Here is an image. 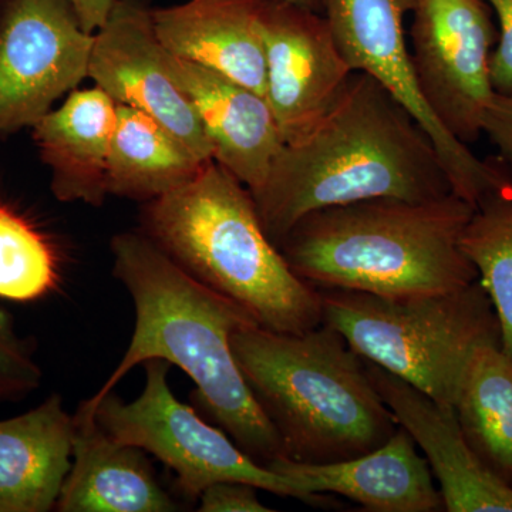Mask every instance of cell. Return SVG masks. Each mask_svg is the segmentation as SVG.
Listing matches in <instances>:
<instances>
[{
    "label": "cell",
    "mask_w": 512,
    "mask_h": 512,
    "mask_svg": "<svg viewBox=\"0 0 512 512\" xmlns=\"http://www.w3.org/2000/svg\"><path fill=\"white\" fill-rule=\"evenodd\" d=\"M454 410L478 457L512 484V360L501 345L488 343L474 350Z\"/></svg>",
    "instance_id": "cell-21"
},
{
    "label": "cell",
    "mask_w": 512,
    "mask_h": 512,
    "mask_svg": "<svg viewBox=\"0 0 512 512\" xmlns=\"http://www.w3.org/2000/svg\"><path fill=\"white\" fill-rule=\"evenodd\" d=\"M461 249L493 303L501 349L512 360V195L491 198L474 211Z\"/></svg>",
    "instance_id": "cell-22"
},
{
    "label": "cell",
    "mask_w": 512,
    "mask_h": 512,
    "mask_svg": "<svg viewBox=\"0 0 512 512\" xmlns=\"http://www.w3.org/2000/svg\"><path fill=\"white\" fill-rule=\"evenodd\" d=\"M319 291L323 323L357 355L447 406L454 407L474 350L501 345L500 323L478 279L457 291L410 298Z\"/></svg>",
    "instance_id": "cell-6"
},
{
    "label": "cell",
    "mask_w": 512,
    "mask_h": 512,
    "mask_svg": "<svg viewBox=\"0 0 512 512\" xmlns=\"http://www.w3.org/2000/svg\"><path fill=\"white\" fill-rule=\"evenodd\" d=\"M414 0H320L340 53L352 72L369 74L383 84L419 120L433 138L451 191L480 207L512 195V181L500 161L481 160L466 144L437 123L417 87L404 19Z\"/></svg>",
    "instance_id": "cell-8"
},
{
    "label": "cell",
    "mask_w": 512,
    "mask_h": 512,
    "mask_svg": "<svg viewBox=\"0 0 512 512\" xmlns=\"http://www.w3.org/2000/svg\"><path fill=\"white\" fill-rule=\"evenodd\" d=\"M42 369L28 340L20 338L13 320L0 308V400H20L39 389Z\"/></svg>",
    "instance_id": "cell-24"
},
{
    "label": "cell",
    "mask_w": 512,
    "mask_h": 512,
    "mask_svg": "<svg viewBox=\"0 0 512 512\" xmlns=\"http://www.w3.org/2000/svg\"><path fill=\"white\" fill-rule=\"evenodd\" d=\"M73 460L57 500L59 512H174L183 510L156 476L143 448L101 429L79 407Z\"/></svg>",
    "instance_id": "cell-16"
},
{
    "label": "cell",
    "mask_w": 512,
    "mask_h": 512,
    "mask_svg": "<svg viewBox=\"0 0 512 512\" xmlns=\"http://www.w3.org/2000/svg\"><path fill=\"white\" fill-rule=\"evenodd\" d=\"M231 346L292 460H350L382 446L399 429L365 360L325 323L303 333L245 326L231 336Z\"/></svg>",
    "instance_id": "cell-5"
},
{
    "label": "cell",
    "mask_w": 512,
    "mask_h": 512,
    "mask_svg": "<svg viewBox=\"0 0 512 512\" xmlns=\"http://www.w3.org/2000/svg\"><path fill=\"white\" fill-rule=\"evenodd\" d=\"M205 164L156 119L117 104L107 177L109 195L157 200L191 183Z\"/></svg>",
    "instance_id": "cell-20"
},
{
    "label": "cell",
    "mask_w": 512,
    "mask_h": 512,
    "mask_svg": "<svg viewBox=\"0 0 512 512\" xmlns=\"http://www.w3.org/2000/svg\"><path fill=\"white\" fill-rule=\"evenodd\" d=\"M52 244L28 220L0 204V298L33 302L59 285Z\"/></svg>",
    "instance_id": "cell-23"
},
{
    "label": "cell",
    "mask_w": 512,
    "mask_h": 512,
    "mask_svg": "<svg viewBox=\"0 0 512 512\" xmlns=\"http://www.w3.org/2000/svg\"><path fill=\"white\" fill-rule=\"evenodd\" d=\"M261 29L266 60L265 97L285 143L309 130L342 92L352 69L328 20L284 0H264Z\"/></svg>",
    "instance_id": "cell-12"
},
{
    "label": "cell",
    "mask_w": 512,
    "mask_h": 512,
    "mask_svg": "<svg viewBox=\"0 0 512 512\" xmlns=\"http://www.w3.org/2000/svg\"><path fill=\"white\" fill-rule=\"evenodd\" d=\"M111 252L113 274L133 299L136 325L119 366L92 400L113 392L141 363L164 360L195 383L194 409L249 457L265 467L286 457L232 352L234 332L258 325L251 313L192 278L144 232L116 235Z\"/></svg>",
    "instance_id": "cell-2"
},
{
    "label": "cell",
    "mask_w": 512,
    "mask_h": 512,
    "mask_svg": "<svg viewBox=\"0 0 512 512\" xmlns=\"http://www.w3.org/2000/svg\"><path fill=\"white\" fill-rule=\"evenodd\" d=\"M284 2L292 3V5L302 6V8L316 10H322L320 0H284Z\"/></svg>",
    "instance_id": "cell-29"
},
{
    "label": "cell",
    "mask_w": 512,
    "mask_h": 512,
    "mask_svg": "<svg viewBox=\"0 0 512 512\" xmlns=\"http://www.w3.org/2000/svg\"><path fill=\"white\" fill-rule=\"evenodd\" d=\"M116 124V101L94 86L73 90L32 127L57 200L103 205Z\"/></svg>",
    "instance_id": "cell-18"
},
{
    "label": "cell",
    "mask_w": 512,
    "mask_h": 512,
    "mask_svg": "<svg viewBox=\"0 0 512 512\" xmlns=\"http://www.w3.org/2000/svg\"><path fill=\"white\" fill-rule=\"evenodd\" d=\"M268 468L291 478L308 497L322 505L325 495H342L372 512H436L443 498L429 463L403 427L382 446L338 463H301L284 457Z\"/></svg>",
    "instance_id": "cell-14"
},
{
    "label": "cell",
    "mask_w": 512,
    "mask_h": 512,
    "mask_svg": "<svg viewBox=\"0 0 512 512\" xmlns=\"http://www.w3.org/2000/svg\"><path fill=\"white\" fill-rule=\"evenodd\" d=\"M497 18L498 39L490 60L495 93L512 92V0H484Z\"/></svg>",
    "instance_id": "cell-25"
},
{
    "label": "cell",
    "mask_w": 512,
    "mask_h": 512,
    "mask_svg": "<svg viewBox=\"0 0 512 512\" xmlns=\"http://www.w3.org/2000/svg\"><path fill=\"white\" fill-rule=\"evenodd\" d=\"M255 485L239 481H221L205 488L198 497L201 512H271L259 501Z\"/></svg>",
    "instance_id": "cell-26"
},
{
    "label": "cell",
    "mask_w": 512,
    "mask_h": 512,
    "mask_svg": "<svg viewBox=\"0 0 512 512\" xmlns=\"http://www.w3.org/2000/svg\"><path fill=\"white\" fill-rule=\"evenodd\" d=\"M74 433L59 394L0 421V512L55 510L72 467Z\"/></svg>",
    "instance_id": "cell-19"
},
{
    "label": "cell",
    "mask_w": 512,
    "mask_h": 512,
    "mask_svg": "<svg viewBox=\"0 0 512 512\" xmlns=\"http://www.w3.org/2000/svg\"><path fill=\"white\" fill-rule=\"evenodd\" d=\"M146 384L134 402L110 392L80 404L96 416L114 439L153 454L175 476L185 497L198 500L202 491L221 481L255 485L278 497L308 503L298 484L249 457L220 427L202 419L194 407L181 403L168 384V363L148 360Z\"/></svg>",
    "instance_id": "cell-7"
},
{
    "label": "cell",
    "mask_w": 512,
    "mask_h": 512,
    "mask_svg": "<svg viewBox=\"0 0 512 512\" xmlns=\"http://www.w3.org/2000/svg\"><path fill=\"white\" fill-rule=\"evenodd\" d=\"M87 77L117 104L163 124L205 163L214 160L207 131L175 76L173 55L157 36L148 0H116L94 33Z\"/></svg>",
    "instance_id": "cell-11"
},
{
    "label": "cell",
    "mask_w": 512,
    "mask_h": 512,
    "mask_svg": "<svg viewBox=\"0 0 512 512\" xmlns=\"http://www.w3.org/2000/svg\"><path fill=\"white\" fill-rule=\"evenodd\" d=\"M410 13V59L421 97L437 123L470 147L483 136L495 93L493 12L484 0H414Z\"/></svg>",
    "instance_id": "cell-9"
},
{
    "label": "cell",
    "mask_w": 512,
    "mask_h": 512,
    "mask_svg": "<svg viewBox=\"0 0 512 512\" xmlns=\"http://www.w3.org/2000/svg\"><path fill=\"white\" fill-rule=\"evenodd\" d=\"M143 229L192 278L237 303L261 328L303 333L323 323L322 295L266 234L251 191L217 161L180 190L148 201Z\"/></svg>",
    "instance_id": "cell-4"
},
{
    "label": "cell",
    "mask_w": 512,
    "mask_h": 512,
    "mask_svg": "<svg viewBox=\"0 0 512 512\" xmlns=\"http://www.w3.org/2000/svg\"><path fill=\"white\" fill-rule=\"evenodd\" d=\"M433 138L383 84L353 72L332 106L285 143L254 197L279 247L313 211L376 198L431 200L450 194Z\"/></svg>",
    "instance_id": "cell-1"
},
{
    "label": "cell",
    "mask_w": 512,
    "mask_h": 512,
    "mask_svg": "<svg viewBox=\"0 0 512 512\" xmlns=\"http://www.w3.org/2000/svg\"><path fill=\"white\" fill-rule=\"evenodd\" d=\"M483 134L497 148V160L512 181V92L494 93L484 111Z\"/></svg>",
    "instance_id": "cell-27"
},
{
    "label": "cell",
    "mask_w": 512,
    "mask_h": 512,
    "mask_svg": "<svg viewBox=\"0 0 512 512\" xmlns=\"http://www.w3.org/2000/svg\"><path fill=\"white\" fill-rule=\"evenodd\" d=\"M76 10L83 28L90 33H96L109 18L116 0H69Z\"/></svg>",
    "instance_id": "cell-28"
},
{
    "label": "cell",
    "mask_w": 512,
    "mask_h": 512,
    "mask_svg": "<svg viewBox=\"0 0 512 512\" xmlns=\"http://www.w3.org/2000/svg\"><path fill=\"white\" fill-rule=\"evenodd\" d=\"M474 211L454 192L336 205L303 217L278 248L292 271L318 289L386 298L457 291L477 281L460 244Z\"/></svg>",
    "instance_id": "cell-3"
},
{
    "label": "cell",
    "mask_w": 512,
    "mask_h": 512,
    "mask_svg": "<svg viewBox=\"0 0 512 512\" xmlns=\"http://www.w3.org/2000/svg\"><path fill=\"white\" fill-rule=\"evenodd\" d=\"M262 2L188 0L153 9L154 28L171 55L215 70L265 96Z\"/></svg>",
    "instance_id": "cell-17"
},
{
    "label": "cell",
    "mask_w": 512,
    "mask_h": 512,
    "mask_svg": "<svg viewBox=\"0 0 512 512\" xmlns=\"http://www.w3.org/2000/svg\"><path fill=\"white\" fill-rule=\"evenodd\" d=\"M173 64L210 138L214 161L255 194L285 144L271 104L264 94L201 64L174 55Z\"/></svg>",
    "instance_id": "cell-15"
},
{
    "label": "cell",
    "mask_w": 512,
    "mask_h": 512,
    "mask_svg": "<svg viewBox=\"0 0 512 512\" xmlns=\"http://www.w3.org/2000/svg\"><path fill=\"white\" fill-rule=\"evenodd\" d=\"M93 40L69 0H2L0 134L32 128L76 90Z\"/></svg>",
    "instance_id": "cell-10"
},
{
    "label": "cell",
    "mask_w": 512,
    "mask_h": 512,
    "mask_svg": "<svg viewBox=\"0 0 512 512\" xmlns=\"http://www.w3.org/2000/svg\"><path fill=\"white\" fill-rule=\"evenodd\" d=\"M365 360V359H363ZM367 375L394 420L424 454L447 512H512V484L468 443L453 406L365 360Z\"/></svg>",
    "instance_id": "cell-13"
}]
</instances>
